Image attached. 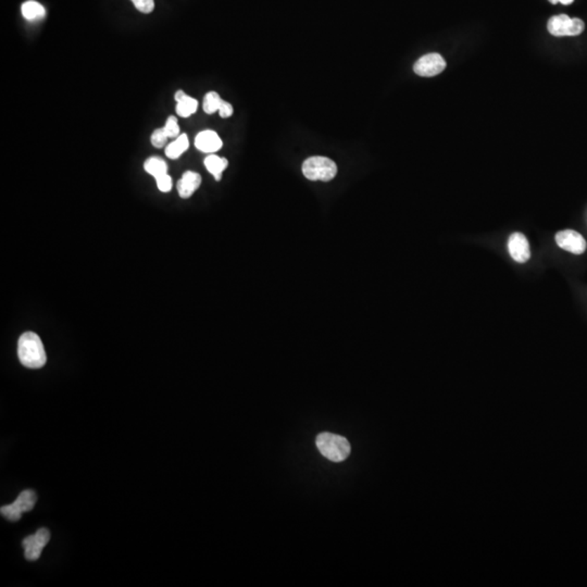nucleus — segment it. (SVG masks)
Listing matches in <instances>:
<instances>
[{"label": "nucleus", "mask_w": 587, "mask_h": 587, "mask_svg": "<svg viewBox=\"0 0 587 587\" xmlns=\"http://www.w3.org/2000/svg\"><path fill=\"white\" fill-rule=\"evenodd\" d=\"M18 356L20 362L30 369H39L47 361L43 342L37 334L27 332L22 334L18 343Z\"/></svg>", "instance_id": "nucleus-1"}, {"label": "nucleus", "mask_w": 587, "mask_h": 587, "mask_svg": "<svg viewBox=\"0 0 587 587\" xmlns=\"http://www.w3.org/2000/svg\"><path fill=\"white\" fill-rule=\"evenodd\" d=\"M316 444L321 455L332 463L345 461L351 451L347 439L328 432L319 434Z\"/></svg>", "instance_id": "nucleus-2"}, {"label": "nucleus", "mask_w": 587, "mask_h": 587, "mask_svg": "<svg viewBox=\"0 0 587 587\" xmlns=\"http://www.w3.org/2000/svg\"><path fill=\"white\" fill-rule=\"evenodd\" d=\"M302 173L308 180L328 182L337 174V166L326 157H310L302 165Z\"/></svg>", "instance_id": "nucleus-3"}, {"label": "nucleus", "mask_w": 587, "mask_h": 587, "mask_svg": "<svg viewBox=\"0 0 587 587\" xmlns=\"http://www.w3.org/2000/svg\"><path fill=\"white\" fill-rule=\"evenodd\" d=\"M584 22L578 18L571 19L567 15H555L549 19L547 29L554 37H576L584 31Z\"/></svg>", "instance_id": "nucleus-4"}, {"label": "nucleus", "mask_w": 587, "mask_h": 587, "mask_svg": "<svg viewBox=\"0 0 587 587\" xmlns=\"http://www.w3.org/2000/svg\"><path fill=\"white\" fill-rule=\"evenodd\" d=\"M37 499V494L31 489H27V491H22L15 503L1 507L0 512L8 520L15 522L21 519L22 513L31 511L34 508Z\"/></svg>", "instance_id": "nucleus-5"}, {"label": "nucleus", "mask_w": 587, "mask_h": 587, "mask_svg": "<svg viewBox=\"0 0 587 587\" xmlns=\"http://www.w3.org/2000/svg\"><path fill=\"white\" fill-rule=\"evenodd\" d=\"M557 245L566 252L574 254H584L587 244L580 233L573 230L560 231L555 236Z\"/></svg>", "instance_id": "nucleus-6"}, {"label": "nucleus", "mask_w": 587, "mask_h": 587, "mask_svg": "<svg viewBox=\"0 0 587 587\" xmlns=\"http://www.w3.org/2000/svg\"><path fill=\"white\" fill-rule=\"evenodd\" d=\"M49 539H51V533L47 529H39L35 534L25 537L22 545L25 547L27 560H37L41 557L44 547L49 544Z\"/></svg>", "instance_id": "nucleus-7"}, {"label": "nucleus", "mask_w": 587, "mask_h": 587, "mask_svg": "<svg viewBox=\"0 0 587 587\" xmlns=\"http://www.w3.org/2000/svg\"><path fill=\"white\" fill-rule=\"evenodd\" d=\"M446 61L439 53H429L420 58L415 63V72L420 77H431L443 72Z\"/></svg>", "instance_id": "nucleus-8"}, {"label": "nucleus", "mask_w": 587, "mask_h": 587, "mask_svg": "<svg viewBox=\"0 0 587 587\" xmlns=\"http://www.w3.org/2000/svg\"><path fill=\"white\" fill-rule=\"evenodd\" d=\"M508 250L515 262L524 264L531 258L529 240L522 233H512L508 240Z\"/></svg>", "instance_id": "nucleus-9"}, {"label": "nucleus", "mask_w": 587, "mask_h": 587, "mask_svg": "<svg viewBox=\"0 0 587 587\" xmlns=\"http://www.w3.org/2000/svg\"><path fill=\"white\" fill-rule=\"evenodd\" d=\"M222 145V141L214 131L208 130L200 132L195 138L196 148L202 151V153H206V154H211V153L220 150Z\"/></svg>", "instance_id": "nucleus-10"}, {"label": "nucleus", "mask_w": 587, "mask_h": 587, "mask_svg": "<svg viewBox=\"0 0 587 587\" xmlns=\"http://www.w3.org/2000/svg\"><path fill=\"white\" fill-rule=\"evenodd\" d=\"M202 184V176L198 173L187 171L178 183V192L182 198H190Z\"/></svg>", "instance_id": "nucleus-11"}, {"label": "nucleus", "mask_w": 587, "mask_h": 587, "mask_svg": "<svg viewBox=\"0 0 587 587\" xmlns=\"http://www.w3.org/2000/svg\"><path fill=\"white\" fill-rule=\"evenodd\" d=\"M175 101H176V107L175 110L180 117H188L194 115L198 108V101L193 97L188 96L183 91H178L175 93Z\"/></svg>", "instance_id": "nucleus-12"}, {"label": "nucleus", "mask_w": 587, "mask_h": 587, "mask_svg": "<svg viewBox=\"0 0 587 587\" xmlns=\"http://www.w3.org/2000/svg\"><path fill=\"white\" fill-rule=\"evenodd\" d=\"M228 165V162L226 158H221V157H218L217 155H209L205 159V166H206L207 170L211 174L214 175L217 181L221 180L223 171L226 170Z\"/></svg>", "instance_id": "nucleus-13"}, {"label": "nucleus", "mask_w": 587, "mask_h": 587, "mask_svg": "<svg viewBox=\"0 0 587 587\" xmlns=\"http://www.w3.org/2000/svg\"><path fill=\"white\" fill-rule=\"evenodd\" d=\"M190 147V141L186 134H181L180 136L176 137L174 142L171 143L167 146L166 155L168 158L178 159L184 154L185 151Z\"/></svg>", "instance_id": "nucleus-14"}, {"label": "nucleus", "mask_w": 587, "mask_h": 587, "mask_svg": "<svg viewBox=\"0 0 587 587\" xmlns=\"http://www.w3.org/2000/svg\"><path fill=\"white\" fill-rule=\"evenodd\" d=\"M22 15L27 21H35V20L43 19L46 15V10L41 4L34 0L25 1L21 7Z\"/></svg>", "instance_id": "nucleus-15"}, {"label": "nucleus", "mask_w": 587, "mask_h": 587, "mask_svg": "<svg viewBox=\"0 0 587 587\" xmlns=\"http://www.w3.org/2000/svg\"><path fill=\"white\" fill-rule=\"evenodd\" d=\"M144 169L148 174L153 175L155 179L159 178L161 175L168 173V165L166 161L159 157H151L147 159L144 163Z\"/></svg>", "instance_id": "nucleus-16"}, {"label": "nucleus", "mask_w": 587, "mask_h": 587, "mask_svg": "<svg viewBox=\"0 0 587 587\" xmlns=\"http://www.w3.org/2000/svg\"><path fill=\"white\" fill-rule=\"evenodd\" d=\"M223 99L216 91H209L204 98V111L207 115H214L218 112Z\"/></svg>", "instance_id": "nucleus-17"}, {"label": "nucleus", "mask_w": 587, "mask_h": 587, "mask_svg": "<svg viewBox=\"0 0 587 587\" xmlns=\"http://www.w3.org/2000/svg\"><path fill=\"white\" fill-rule=\"evenodd\" d=\"M163 130L168 135L169 138L180 136V127H179L178 119L173 115L169 117L166 125L163 127Z\"/></svg>", "instance_id": "nucleus-18"}, {"label": "nucleus", "mask_w": 587, "mask_h": 587, "mask_svg": "<svg viewBox=\"0 0 587 587\" xmlns=\"http://www.w3.org/2000/svg\"><path fill=\"white\" fill-rule=\"evenodd\" d=\"M168 138V135H167L165 130H163V127L162 129H157V130H155V132L151 134V144L154 145L156 148H162V147L167 144Z\"/></svg>", "instance_id": "nucleus-19"}, {"label": "nucleus", "mask_w": 587, "mask_h": 587, "mask_svg": "<svg viewBox=\"0 0 587 587\" xmlns=\"http://www.w3.org/2000/svg\"><path fill=\"white\" fill-rule=\"evenodd\" d=\"M139 13H150L154 11V0H131Z\"/></svg>", "instance_id": "nucleus-20"}, {"label": "nucleus", "mask_w": 587, "mask_h": 587, "mask_svg": "<svg viewBox=\"0 0 587 587\" xmlns=\"http://www.w3.org/2000/svg\"><path fill=\"white\" fill-rule=\"evenodd\" d=\"M157 186H158L159 191L162 193H168L172 190V178H171L170 175L168 173L166 174L161 175L159 178L156 179Z\"/></svg>", "instance_id": "nucleus-21"}, {"label": "nucleus", "mask_w": 587, "mask_h": 587, "mask_svg": "<svg viewBox=\"0 0 587 587\" xmlns=\"http://www.w3.org/2000/svg\"><path fill=\"white\" fill-rule=\"evenodd\" d=\"M219 115L222 117H230L233 115V105L228 103V101H223L221 103L220 108H219Z\"/></svg>", "instance_id": "nucleus-22"}, {"label": "nucleus", "mask_w": 587, "mask_h": 587, "mask_svg": "<svg viewBox=\"0 0 587 587\" xmlns=\"http://www.w3.org/2000/svg\"><path fill=\"white\" fill-rule=\"evenodd\" d=\"M573 1L574 0H549V3L553 4V5H556L557 3H561L562 5H570Z\"/></svg>", "instance_id": "nucleus-23"}]
</instances>
